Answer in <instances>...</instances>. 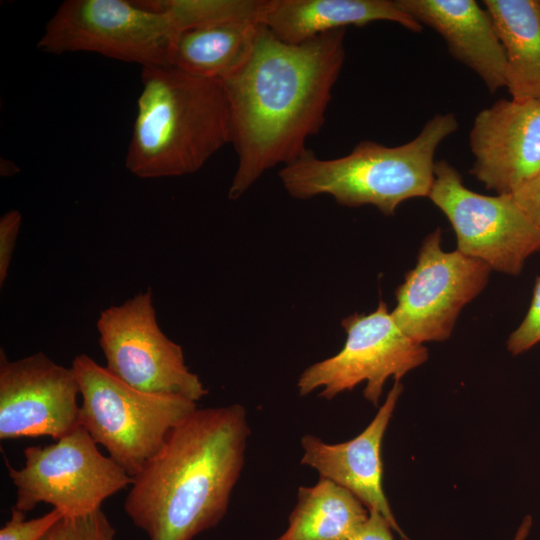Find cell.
Here are the masks:
<instances>
[{
    "instance_id": "7c38bea8",
    "label": "cell",
    "mask_w": 540,
    "mask_h": 540,
    "mask_svg": "<svg viewBox=\"0 0 540 540\" xmlns=\"http://www.w3.org/2000/svg\"><path fill=\"white\" fill-rule=\"evenodd\" d=\"M79 385L72 367L43 352L10 361L0 350V439L50 436L81 426Z\"/></svg>"
},
{
    "instance_id": "9a60e30c",
    "label": "cell",
    "mask_w": 540,
    "mask_h": 540,
    "mask_svg": "<svg viewBox=\"0 0 540 540\" xmlns=\"http://www.w3.org/2000/svg\"><path fill=\"white\" fill-rule=\"evenodd\" d=\"M445 40L449 53L472 69L493 94L507 87L508 65L494 22L474 0H396Z\"/></svg>"
},
{
    "instance_id": "4316f807",
    "label": "cell",
    "mask_w": 540,
    "mask_h": 540,
    "mask_svg": "<svg viewBox=\"0 0 540 540\" xmlns=\"http://www.w3.org/2000/svg\"><path fill=\"white\" fill-rule=\"evenodd\" d=\"M532 526V518L527 515L518 527L513 540H526Z\"/></svg>"
},
{
    "instance_id": "4fadbf2b",
    "label": "cell",
    "mask_w": 540,
    "mask_h": 540,
    "mask_svg": "<svg viewBox=\"0 0 540 540\" xmlns=\"http://www.w3.org/2000/svg\"><path fill=\"white\" fill-rule=\"evenodd\" d=\"M469 143L470 174L498 195H511L540 173V102L499 99L476 115Z\"/></svg>"
},
{
    "instance_id": "7402d4cb",
    "label": "cell",
    "mask_w": 540,
    "mask_h": 540,
    "mask_svg": "<svg viewBox=\"0 0 540 540\" xmlns=\"http://www.w3.org/2000/svg\"><path fill=\"white\" fill-rule=\"evenodd\" d=\"M63 516L53 508L41 517L25 520V512L13 506L10 519L0 529V540H40Z\"/></svg>"
},
{
    "instance_id": "ba28073f",
    "label": "cell",
    "mask_w": 540,
    "mask_h": 540,
    "mask_svg": "<svg viewBox=\"0 0 540 540\" xmlns=\"http://www.w3.org/2000/svg\"><path fill=\"white\" fill-rule=\"evenodd\" d=\"M96 327L104 367L129 386L194 402L208 394L185 364L182 347L161 330L150 288L102 310Z\"/></svg>"
},
{
    "instance_id": "3957f363",
    "label": "cell",
    "mask_w": 540,
    "mask_h": 540,
    "mask_svg": "<svg viewBox=\"0 0 540 540\" xmlns=\"http://www.w3.org/2000/svg\"><path fill=\"white\" fill-rule=\"evenodd\" d=\"M141 81L125 158L133 175L155 179L192 174L232 142L222 80L153 66L142 68Z\"/></svg>"
},
{
    "instance_id": "2e32d148",
    "label": "cell",
    "mask_w": 540,
    "mask_h": 540,
    "mask_svg": "<svg viewBox=\"0 0 540 540\" xmlns=\"http://www.w3.org/2000/svg\"><path fill=\"white\" fill-rule=\"evenodd\" d=\"M391 21L412 32L423 26L390 0H266L261 24L280 40L298 44L320 34Z\"/></svg>"
},
{
    "instance_id": "30bf717a",
    "label": "cell",
    "mask_w": 540,
    "mask_h": 540,
    "mask_svg": "<svg viewBox=\"0 0 540 540\" xmlns=\"http://www.w3.org/2000/svg\"><path fill=\"white\" fill-rule=\"evenodd\" d=\"M428 197L450 221L457 250L487 263L492 270L518 275L527 258L540 251V229L512 195L471 191L445 160L435 163Z\"/></svg>"
},
{
    "instance_id": "484cf974",
    "label": "cell",
    "mask_w": 540,
    "mask_h": 540,
    "mask_svg": "<svg viewBox=\"0 0 540 540\" xmlns=\"http://www.w3.org/2000/svg\"><path fill=\"white\" fill-rule=\"evenodd\" d=\"M389 522L377 511H369V517L348 540H394Z\"/></svg>"
},
{
    "instance_id": "d6986e66",
    "label": "cell",
    "mask_w": 540,
    "mask_h": 540,
    "mask_svg": "<svg viewBox=\"0 0 540 540\" xmlns=\"http://www.w3.org/2000/svg\"><path fill=\"white\" fill-rule=\"evenodd\" d=\"M369 517V510L347 489L319 477L300 486L286 531L273 540H348Z\"/></svg>"
},
{
    "instance_id": "9c48e42d",
    "label": "cell",
    "mask_w": 540,
    "mask_h": 540,
    "mask_svg": "<svg viewBox=\"0 0 540 540\" xmlns=\"http://www.w3.org/2000/svg\"><path fill=\"white\" fill-rule=\"evenodd\" d=\"M341 324L347 335L343 348L300 374V396L320 389L319 396L330 400L366 382L363 395L377 406L389 377L400 381L428 359L427 348L400 329L383 300L373 312L355 313Z\"/></svg>"
},
{
    "instance_id": "5b68a950",
    "label": "cell",
    "mask_w": 540,
    "mask_h": 540,
    "mask_svg": "<svg viewBox=\"0 0 540 540\" xmlns=\"http://www.w3.org/2000/svg\"><path fill=\"white\" fill-rule=\"evenodd\" d=\"M81 396V426L134 477L159 452L171 431L197 409L179 396L135 389L86 354L71 365Z\"/></svg>"
},
{
    "instance_id": "cb8c5ba5",
    "label": "cell",
    "mask_w": 540,
    "mask_h": 540,
    "mask_svg": "<svg viewBox=\"0 0 540 540\" xmlns=\"http://www.w3.org/2000/svg\"><path fill=\"white\" fill-rule=\"evenodd\" d=\"M21 222L22 214L15 209L0 218V286L5 283L9 272Z\"/></svg>"
},
{
    "instance_id": "6da1fadb",
    "label": "cell",
    "mask_w": 540,
    "mask_h": 540,
    "mask_svg": "<svg viewBox=\"0 0 540 540\" xmlns=\"http://www.w3.org/2000/svg\"><path fill=\"white\" fill-rule=\"evenodd\" d=\"M345 32L337 29L291 44L261 24L249 59L222 80L238 158L230 199L307 150L306 140L325 123L344 63Z\"/></svg>"
},
{
    "instance_id": "7a4b0ae2",
    "label": "cell",
    "mask_w": 540,
    "mask_h": 540,
    "mask_svg": "<svg viewBox=\"0 0 540 540\" xmlns=\"http://www.w3.org/2000/svg\"><path fill=\"white\" fill-rule=\"evenodd\" d=\"M251 430L240 404L197 408L132 477L124 509L149 540H192L228 510Z\"/></svg>"
},
{
    "instance_id": "603a6c76",
    "label": "cell",
    "mask_w": 540,
    "mask_h": 540,
    "mask_svg": "<svg viewBox=\"0 0 540 540\" xmlns=\"http://www.w3.org/2000/svg\"><path fill=\"white\" fill-rule=\"evenodd\" d=\"M540 342V276L536 279L528 312L507 340V349L513 355L521 354Z\"/></svg>"
},
{
    "instance_id": "ac0fdd59",
    "label": "cell",
    "mask_w": 540,
    "mask_h": 540,
    "mask_svg": "<svg viewBox=\"0 0 540 540\" xmlns=\"http://www.w3.org/2000/svg\"><path fill=\"white\" fill-rule=\"evenodd\" d=\"M260 25L238 20L187 29L175 41L170 66L194 76L223 80L249 59Z\"/></svg>"
},
{
    "instance_id": "83f0119b",
    "label": "cell",
    "mask_w": 540,
    "mask_h": 540,
    "mask_svg": "<svg viewBox=\"0 0 540 540\" xmlns=\"http://www.w3.org/2000/svg\"><path fill=\"white\" fill-rule=\"evenodd\" d=\"M1 175L2 176H11L17 173L18 168L11 161L1 159Z\"/></svg>"
},
{
    "instance_id": "44dd1931",
    "label": "cell",
    "mask_w": 540,
    "mask_h": 540,
    "mask_svg": "<svg viewBox=\"0 0 540 540\" xmlns=\"http://www.w3.org/2000/svg\"><path fill=\"white\" fill-rule=\"evenodd\" d=\"M115 529L102 509L61 517L40 540H114Z\"/></svg>"
},
{
    "instance_id": "8fae6325",
    "label": "cell",
    "mask_w": 540,
    "mask_h": 540,
    "mask_svg": "<svg viewBox=\"0 0 540 540\" xmlns=\"http://www.w3.org/2000/svg\"><path fill=\"white\" fill-rule=\"evenodd\" d=\"M437 228L423 240L416 266L395 292L391 314L400 329L423 344L445 341L463 307L487 285L491 267L476 258L441 247Z\"/></svg>"
},
{
    "instance_id": "5bb4252c",
    "label": "cell",
    "mask_w": 540,
    "mask_h": 540,
    "mask_svg": "<svg viewBox=\"0 0 540 540\" xmlns=\"http://www.w3.org/2000/svg\"><path fill=\"white\" fill-rule=\"evenodd\" d=\"M403 386L395 381L383 405L369 425L355 438L329 444L307 434L301 439V464L350 491L369 511L379 512L392 529L407 540L383 490L382 441Z\"/></svg>"
},
{
    "instance_id": "e0dca14e",
    "label": "cell",
    "mask_w": 540,
    "mask_h": 540,
    "mask_svg": "<svg viewBox=\"0 0 540 540\" xmlns=\"http://www.w3.org/2000/svg\"><path fill=\"white\" fill-rule=\"evenodd\" d=\"M503 45L511 98L540 102V0H484Z\"/></svg>"
},
{
    "instance_id": "52a82bcc",
    "label": "cell",
    "mask_w": 540,
    "mask_h": 540,
    "mask_svg": "<svg viewBox=\"0 0 540 540\" xmlns=\"http://www.w3.org/2000/svg\"><path fill=\"white\" fill-rule=\"evenodd\" d=\"M24 458L20 469L6 462L17 490L14 507L23 512L43 502L64 516L89 514L132 483L123 468L100 453L82 426L53 444L27 447Z\"/></svg>"
},
{
    "instance_id": "d4e9b609",
    "label": "cell",
    "mask_w": 540,
    "mask_h": 540,
    "mask_svg": "<svg viewBox=\"0 0 540 540\" xmlns=\"http://www.w3.org/2000/svg\"><path fill=\"white\" fill-rule=\"evenodd\" d=\"M511 195L530 220L540 229V173L521 185Z\"/></svg>"
},
{
    "instance_id": "ffe728a7",
    "label": "cell",
    "mask_w": 540,
    "mask_h": 540,
    "mask_svg": "<svg viewBox=\"0 0 540 540\" xmlns=\"http://www.w3.org/2000/svg\"><path fill=\"white\" fill-rule=\"evenodd\" d=\"M176 19L181 33L210 24L250 20L261 23L264 0H151Z\"/></svg>"
},
{
    "instance_id": "8992f818",
    "label": "cell",
    "mask_w": 540,
    "mask_h": 540,
    "mask_svg": "<svg viewBox=\"0 0 540 540\" xmlns=\"http://www.w3.org/2000/svg\"><path fill=\"white\" fill-rule=\"evenodd\" d=\"M181 34L175 17L150 0H67L45 26L38 48L92 52L143 67L170 66Z\"/></svg>"
},
{
    "instance_id": "277c9868",
    "label": "cell",
    "mask_w": 540,
    "mask_h": 540,
    "mask_svg": "<svg viewBox=\"0 0 540 540\" xmlns=\"http://www.w3.org/2000/svg\"><path fill=\"white\" fill-rule=\"evenodd\" d=\"M457 129L454 114H436L414 139L400 146L363 140L349 154L334 159L318 158L307 149L283 166L279 178L296 199L325 194L342 206L372 205L393 215L403 201L429 196L436 149Z\"/></svg>"
}]
</instances>
